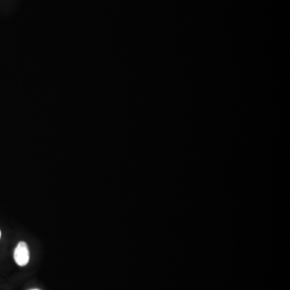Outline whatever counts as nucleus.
Returning a JSON list of instances; mask_svg holds the SVG:
<instances>
[{
  "label": "nucleus",
  "instance_id": "1",
  "mask_svg": "<svg viewBox=\"0 0 290 290\" xmlns=\"http://www.w3.org/2000/svg\"><path fill=\"white\" fill-rule=\"evenodd\" d=\"M29 250L27 243L20 242L14 251V259L19 266L27 265L29 262Z\"/></svg>",
  "mask_w": 290,
  "mask_h": 290
},
{
  "label": "nucleus",
  "instance_id": "2",
  "mask_svg": "<svg viewBox=\"0 0 290 290\" xmlns=\"http://www.w3.org/2000/svg\"><path fill=\"white\" fill-rule=\"evenodd\" d=\"M0 237H1V232H0Z\"/></svg>",
  "mask_w": 290,
  "mask_h": 290
},
{
  "label": "nucleus",
  "instance_id": "3",
  "mask_svg": "<svg viewBox=\"0 0 290 290\" xmlns=\"http://www.w3.org/2000/svg\"></svg>",
  "mask_w": 290,
  "mask_h": 290
}]
</instances>
